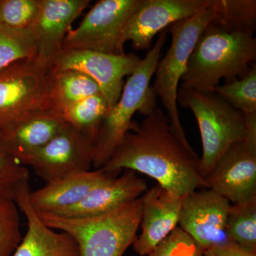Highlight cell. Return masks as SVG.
Listing matches in <instances>:
<instances>
[{
	"instance_id": "cell-1",
	"label": "cell",
	"mask_w": 256,
	"mask_h": 256,
	"mask_svg": "<svg viewBox=\"0 0 256 256\" xmlns=\"http://www.w3.org/2000/svg\"><path fill=\"white\" fill-rule=\"evenodd\" d=\"M100 169L118 176L122 170L142 173L174 194L184 197L206 188L200 158L188 140L178 137L168 114L156 108L134 126Z\"/></svg>"
},
{
	"instance_id": "cell-2",
	"label": "cell",
	"mask_w": 256,
	"mask_h": 256,
	"mask_svg": "<svg viewBox=\"0 0 256 256\" xmlns=\"http://www.w3.org/2000/svg\"><path fill=\"white\" fill-rule=\"evenodd\" d=\"M256 60L254 34L228 30L212 20L194 47L180 88L213 92L222 79L228 82L246 76Z\"/></svg>"
},
{
	"instance_id": "cell-3",
	"label": "cell",
	"mask_w": 256,
	"mask_h": 256,
	"mask_svg": "<svg viewBox=\"0 0 256 256\" xmlns=\"http://www.w3.org/2000/svg\"><path fill=\"white\" fill-rule=\"evenodd\" d=\"M38 214L50 228L73 237L78 244L79 256H124L137 237L142 200L140 197L108 213L90 218Z\"/></svg>"
},
{
	"instance_id": "cell-4",
	"label": "cell",
	"mask_w": 256,
	"mask_h": 256,
	"mask_svg": "<svg viewBox=\"0 0 256 256\" xmlns=\"http://www.w3.org/2000/svg\"><path fill=\"white\" fill-rule=\"evenodd\" d=\"M166 34L168 30H165L159 33L156 43L130 76L118 101L102 122L94 144V169H99L107 162L126 134L132 129L134 121L132 118L136 112L146 116L156 108V96L150 84L156 73Z\"/></svg>"
},
{
	"instance_id": "cell-5",
	"label": "cell",
	"mask_w": 256,
	"mask_h": 256,
	"mask_svg": "<svg viewBox=\"0 0 256 256\" xmlns=\"http://www.w3.org/2000/svg\"><path fill=\"white\" fill-rule=\"evenodd\" d=\"M178 102L192 111L198 124L203 149L200 172L205 180L229 148L246 138L248 122L245 114L214 92L180 87Z\"/></svg>"
},
{
	"instance_id": "cell-6",
	"label": "cell",
	"mask_w": 256,
	"mask_h": 256,
	"mask_svg": "<svg viewBox=\"0 0 256 256\" xmlns=\"http://www.w3.org/2000/svg\"><path fill=\"white\" fill-rule=\"evenodd\" d=\"M213 16V8L208 0L206 6L196 14L170 25L168 32L172 35L171 45L162 60L158 62L154 73L153 90L168 112L172 128L178 137L186 140L188 138L178 108V86L194 47Z\"/></svg>"
},
{
	"instance_id": "cell-7",
	"label": "cell",
	"mask_w": 256,
	"mask_h": 256,
	"mask_svg": "<svg viewBox=\"0 0 256 256\" xmlns=\"http://www.w3.org/2000/svg\"><path fill=\"white\" fill-rule=\"evenodd\" d=\"M142 0H101L75 30H70L63 50H88L124 54V30Z\"/></svg>"
},
{
	"instance_id": "cell-8",
	"label": "cell",
	"mask_w": 256,
	"mask_h": 256,
	"mask_svg": "<svg viewBox=\"0 0 256 256\" xmlns=\"http://www.w3.org/2000/svg\"><path fill=\"white\" fill-rule=\"evenodd\" d=\"M52 107L50 70L22 60L0 72V128L22 114Z\"/></svg>"
},
{
	"instance_id": "cell-9",
	"label": "cell",
	"mask_w": 256,
	"mask_h": 256,
	"mask_svg": "<svg viewBox=\"0 0 256 256\" xmlns=\"http://www.w3.org/2000/svg\"><path fill=\"white\" fill-rule=\"evenodd\" d=\"M248 133L230 146L206 178V188L239 204L256 198V114H245Z\"/></svg>"
},
{
	"instance_id": "cell-10",
	"label": "cell",
	"mask_w": 256,
	"mask_h": 256,
	"mask_svg": "<svg viewBox=\"0 0 256 256\" xmlns=\"http://www.w3.org/2000/svg\"><path fill=\"white\" fill-rule=\"evenodd\" d=\"M141 60L133 54L114 55L88 50H66L56 58L50 70L72 69L86 74L98 85L111 108L120 98L124 77L132 75Z\"/></svg>"
},
{
	"instance_id": "cell-11",
	"label": "cell",
	"mask_w": 256,
	"mask_h": 256,
	"mask_svg": "<svg viewBox=\"0 0 256 256\" xmlns=\"http://www.w3.org/2000/svg\"><path fill=\"white\" fill-rule=\"evenodd\" d=\"M94 143L68 124L28 160L26 165L46 183L92 170Z\"/></svg>"
},
{
	"instance_id": "cell-12",
	"label": "cell",
	"mask_w": 256,
	"mask_h": 256,
	"mask_svg": "<svg viewBox=\"0 0 256 256\" xmlns=\"http://www.w3.org/2000/svg\"><path fill=\"white\" fill-rule=\"evenodd\" d=\"M232 204L210 188L182 198L178 226L202 250L227 242L226 223Z\"/></svg>"
},
{
	"instance_id": "cell-13",
	"label": "cell",
	"mask_w": 256,
	"mask_h": 256,
	"mask_svg": "<svg viewBox=\"0 0 256 256\" xmlns=\"http://www.w3.org/2000/svg\"><path fill=\"white\" fill-rule=\"evenodd\" d=\"M60 110L53 107L36 109L0 128V142L21 164L68 126Z\"/></svg>"
},
{
	"instance_id": "cell-14",
	"label": "cell",
	"mask_w": 256,
	"mask_h": 256,
	"mask_svg": "<svg viewBox=\"0 0 256 256\" xmlns=\"http://www.w3.org/2000/svg\"><path fill=\"white\" fill-rule=\"evenodd\" d=\"M90 2L89 0H42L40 12L30 28L36 44L35 64L50 70L63 50L72 24Z\"/></svg>"
},
{
	"instance_id": "cell-15",
	"label": "cell",
	"mask_w": 256,
	"mask_h": 256,
	"mask_svg": "<svg viewBox=\"0 0 256 256\" xmlns=\"http://www.w3.org/2000/svg\"><path fill=\"white\" fill-rule=\"evenodd\" d=\"M208 2V0H142L126 24L124 42H132L136 50H150L156 34L196 14Z\"/></svg>"
},
{
	"instance_id": "cell-16",
	"label": "cell",
	"mask_w": 256,
	"mask_h": 256,
	"mask_svg": "<svg viewBox=\"0 0 256 256\" xmlns=\"http://www.w3.org/2000/svg\"><path fill=\"white\" fill-rule=\"evenodd\" d=\"M182 198L159 184L144 192L141 198V233L132 245L138 255H149L178 228Z\"/></svg>"
},
{
	"instance_id": "cell-17",
	"label": "cell",
	"mask_w": 256,
	"mask_h": 256,
	"mask_svg": "<svg viewBox=\"0 0 256 256\" xmlns=\"http://www.w3.org/2000/svg\"><path fill=\"white\" fill-rule=\"evenodd\" d=\"M30 184L22 186L14 198L26 216L28 230L12 256H79L78 244L72 236L48 227L30 201Z\"/></svg>"
},
{
	"instance_id": "cell-18",
	"label": "cell",
	"mask_w": 256,
	"mask_h": 256,
	"mask_svg": "<svg viewBox=\"0 0 256 256\" xmlns=\"http://www.w3.org/2000/svg\"><path fill=\"white\" fill-rule=\"evenodd\" d=\"M146 191L144 180L136 172L126 170L124 174L111 176L98 184L75 206L53 214L67 218L98 216L140 198Z\"/></svg>"
},
{
	"instance_id": "cell-19",
	"label": "cell",
	"mask_w": 256,
	"mask_h": 256,
	"mask_svg": "<svg viewBox=\"0 0 256 256\" xmlns=\"http://www.w3.org/2000/svg\"><path fill=\"white\" fill-rule=\"evenodd\" d=\"M111 176L116 175L100 168L69 175L30 191V203L38 213H57L76 205L92 188Z\"/></svg>"
},
{
	"instance_id": "cell-20",
	"label": "cell",
	"mask_w": 256,
	"mask_h": 256,
	"mask_svg": "<svg viewBox=\"0 0 256 256\" xmlns=\"http://www.w3.org/2000/svg\"><path fill=\"white\" fill-rule=\"evenodd\" d=\"M100 94L98 85L86 74L72 69L50 70V104L56 110Z\"/></svg>"
},
{
	"instance_id": "cell-21",
	"label": "cell",
	"mask_w": 256,
	"mask_h": 256,
	"mask_svg": "<svg viewBox=\"0 0 256 256\" xmlns=\"http://www.w3.org/2000/svg\"><path fill=\"white\" fill-rule=\"evenodd\" d=\"M110 110L102 94L90 96L60 110L70 126L95 144L102 122Z\"/></svg>"
},
{
	"instance_id": "cell-22",
	"label": "cell",
	"mask_w": 256,
	"mask_h": 256,
	"mask_svg": "<svg viewBox=\"0 0 256 256\" xmlns=\"http://www.w3.org/2000/svg\"><path fill=\"white\" fill-rule=\"evenodd\" d=\"M212 21L233 31L254 34L256 28V0H210Z\"/></svg>"
},
{
	"instance_id": "cell-23",
	"label": "cell",
	"mask_w": 256,
	"mask_h": 256,
	"mask_svg": "<svg viewBox=\"0 0 256 256\" xmlns=\"http://www.w3.org/2000/svg\"><path fill=\"white\" fill-rule=\"evenodd\" d=\"M226 234L230 242L256 250V198L230 204Z\"/></svg>"
},
{
	"instance_id": "cell-24",
	"label": "cell",
	"mask_w": 256,
	"mask_h": 256,
	"mask_svg": "<svg viewBox=\"0 0 256 256\" xmlns=\"http://www.w3.org/2000/svg\"><path fill=\"white\" fill-rule=\"evenodd\" d=\"M36 54L31 28L16 30L0 25V72L18 60H34Z\"/></svg>"
},
{
	"instance_id": "cell-25",
	"label": "cell",
	"mask_w": 256,
	"mask_h": 256,
	"mask_svg": "<svg viewBox=\"0 0 256 256\" xmlns=\"http://www.w3.org/2000/svg\"><path fill=\"white\" fill-rule=\"evenodd\" d=\"M213 92L244 114H256V64L245 76L218 86Z\"/></svg>"
},
{
	"instance_id": "cell-26",
	"label": "cell",
	"mask_w": 256,
	"mask_h": 256,
	"mask_svg": "<svg viewBox=\"0 0 256 256\" xmlns=\"http://www.w3.org/2000/svg\"><path fill=\"white\" fill-rule=\"evenodd\" d=\"M28 170L15 160L0 142V201H14L18 190L28 184Z\"/></svg>"
},
{
	"instance_id": "cell-27",
	"label": "cell",
	"mask_w": 256,
	"mask_h": 256,
	"mask_svg": "<svg viewBox=\"0 0 256 256\" xmlns=\"http://www.w3.org/2000/svg\"><path fill=\"white\" fill-rule=\"evenodd\" d=\"M42 0H0V25L16 30L31 28Z\"/></svg>"
},
{
	"instance_id": "cell-28",
	"label": "cell",
	"mask_w": 256,
	"mask_h": 256,
	"mask_svg": "<svg viewBox=\"0 0 256 256\" xmlns=\"http://www.w3.org/2000/svg\"><path fill=\"white\" fill-rule=\"evenodd\" d=\"M22 240L18 208L12 200L0 201V256H12Z\"/></svg>"
},
{
	"instance_id": "cell-29",
	"label": "cell",
	"mask_w": 256,
	"mask_h": 256,
	"mask_svg": "<svg viewBox=\"0 0 256 256\" xmlns=\"http://www.w3.org/2000/svg\"><path fill=\"white\" fill-rule=\"evenodd\" d=\"M148 256H203V250L178 226Z\"/></svg>"
},
{
	"instance_id": "cell-30",
	"label": "cell",
	"mask_w": 256,
	"mask_h": 256,
	"mask_svg": "<svg viewBox=\"0 0 256 256\" xmlns=\"http://www.w3.org/2000/svg\"><path fill=\"white\" fill-rule=\"evenodd\" d=\"M203 256H256V250L227 240L204 250Z\"/></svg>"
}]
</instances>
